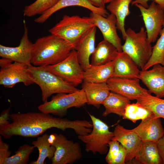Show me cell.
<instances>
[{
    "mask_svg": "<svg viewBox=\"0 0 164 164\" xmlns=\"http://www.w3.org/2000/svg\"><path fill=\"white\" fill-rule=\"evenodd\" d=\"M96 30V26L90 29L80 38L75 45L74 49L77 51L79 61L84 71L91 64L89 59L95 48Z\"/></svg>",
    "mask_w": 164,
    "mask_h": 164,
    "instance_id": "ac0fdd59",
    "label": "cell"
},
{
    "mask_svg": "<svg viewBox=\"0 0 164 164\" xmlns=\"http://www.w3.org/2000/svg\"><path fill=\"white\" fill-rule=\"evenodd\" d=\"M2 136H0V164H3L5 161L10 156L11 152L9 150V146L3 141Z\"/></svg>",
    "mask_w": 164,
    "mask_h": 164,
    "instance_id": "836d02e7",
    "label": "cell"
},
{
    "mask_svg": "<svg viewBox=\"0 0 164 164\" xmlns=\"http://www.w3.org/2000/svg\"><path fill=\"white\" fill-rule=\"evenodd\" d=\"M27 70L34 83L40 87L44 102L52 94L72 93L79 90L76 87L48 70L45 66H27Z\"/></svg>",
    "mask_w": 164,
    "mask_h": 164,
    "instance_id": "3957f363",
    "label": "cell"
},
{
    "mask_svg": "<svg viewBox=\"0 0 164 164\" xmlns=\"http://www.w3.org/2000/svg\"><path fill=\"white\" fill-rule=\"evenodd\" d=\"M135 5L140 10L142 17L149 42L151 43L156 40L164 22V10L153 1L148 8L140 4Z\"/></svg>",
    "mask_w": 164,
    "mask_h": 164,
    "instance_id": "8fae6325",
    "label": "cell"
},
{
    "mask_svg": "<svg viewBox=\"0 0 164 164\" xmlns=\"http://www.w3.org/2000/svg\"><path fill=\"white\" fill-rule=\"evenodd\" d=\"M87 103L85 93L82 89L72 93L57 94L52 97L50 101L44 102L38 108L40 112L62 118L67 115L69 108H80Z\"/></svg>",
    "mask_w": 164,
    "mask_h": 164,
    "instance_id": "52a82bcc",
    "label": "cell"
},
{
    "mask_svg": "<svg viewBox=\"0 0 164 164\" xmlns=\"http://www.w3.org/2000/svg\"><path fill=\"white\" fill-rule=\"evenodd\" d=\"M45 67L49 71L76 87L83 82L84 71L74 49L60 62Z\"/></svg>",
    "mask_w": 164,
    "mask_h": 164,
    "instance_id": "9c48e42d",
    "label": "cell"
},
{
    "mask_svg": "<svg viewBox=\"0 0 164 164\" xmlns=\"http://www.w3.org/2000/svg\"><path fill=\"white\" fill-rule=\"evenodd\" d=\"M49 135L47 133L42 136H38L37 140L32 142V144L38 150L39 157L36 161L31 162V164H43L46 158L51 160L56 150L55 147L51 145L49 141Z\"/></svg>",
    "mask_w": 164,
    "mask_h": 164,
    "instance_id": "4316f807",
    "label": "cell"
},
{
    "mask_svg": "<svg viewBox=\"0 0 164 164\" xmlns=\"http://www.w3.org/2000/svg\"><path fill=\"white\" fill-rule=\"evenodd\" d=\"M10 106L8 109L2 111L0 115V126L5 125L10 123L9 120L11 119L9 111L11 108Z\"/></svg>",
    "mask_w": 164,
    "mask_h": 164,
    "instance_id": "d590c367",
    "label": "cell"
},
{
    "mask_svg": "<svg viewBox=\"0 0 164 164\" xmlns=\"http://www.w3.org/2000/svg\"><path fill=\"white\" fill-rule=\"evenodd\" d=\"M50 144L56 150L51 160L52 164H72L82 158L79 144L68 139L61 134L52 133L49 137Z\"/></svg>",
    "mask_w": 164,
    "mask_h": 164,
    "instance_id": "ba28073f",
    "label": "cell"
},
{
    "mask_svg": "<svg viewBox=\"0 0 164 164\" xmlns=\"http://www.w3.org/2000/svg\"><path fill=\"white\" fill-rule=\"evenodd\" d=\"M93 124L91 132L84 135H78L79 140L85 144V150L93 154L98 152L106 154L108 151L109 143L113 138V132L110 131L107 125L100 119L89 114Z\"/></svg>",
    "mask_w": 164,
    "mask_h": 164,
    "instance_id": "8992f818",
    "label": "cell"
},
{
    "mask_svg": "<svg viewBox=\"0 0 164 164\" xmlns=\"http://www.w3.org/2000/svg\"><path fill=\"white\" fill-rule=\"evenodd\" d=\"M132 162L135 164H162L157 143L152 141H143L140 149Z\"/></svg>",
    "mask_w": 164,
    "mask_h": 164,
    "instance_id": "603a6c76",
    "label": "cell"
},
{
    "mask_svg": "<svg viewBox=\"0 0 164 164\" xmlns=\"http://www.w3.org/2000/svg\"><path fill=\"white\" fill-rule=\"evenodd\" d=\"M105 4L109 3L113 0H103Z\"/></svg>",
    "mask_w": 164,
    "mask_h": 164,
    "instance_id": "ab89813d",
    "label": "cell"
},
{
    "mask_svg": "<svg viewBox=\"0 0 164 164\" xmlns=\"http://www.w3.org/2000/svg\"><path fill=\"white\" fill-rule=\"evenodd\" d=\"M119 52L112 44L103 39L97 45L92 54L90 64L103 65L114 61Z\"/></svg>",
    "mask_w": 164,
    "mask_h": 164,
    "instance_id": "7402d4cb",
    "label": "cell"
},
{
    "mask_svg": "<svg viewBox=\"0 0 164 164\" xmlns=\"http://www.w3.org/2000/svg\"><path fill=\"white\" fill-rule=\"evenodd\" d=\"M153 114L149 109L136 102L126 106L122 117L135 123L137 120H143Z\"/></svg>",
    "mask_w": 164,
    "mask_h": 164,
    "instance_id": "f1b7e54d",
    "label": "cell"
},
{
    "mask_svg": "<svg viewBox=\"0 0 164 164\" xmlns=\"http://www.w3.org/2000/svg\"><path fill=\"white\" fill-rule=\"evenodd\" d=\"M127 155L126 149L121 144L120 145L118 154L112 162V164H125Z\"/></svg>",
    "mask_w": 164,
    "mask_h": 164,
    "instance_id": "e575fe53",
    "label": "cell"
},
{
    "mask_svg": "<svg viewBox=\"0 0 164 164\" xmlns=\"http://www.w3.org/2000/svg\"><path fill=\"white\" fill-rule=\"evenodd\" d=\"M138 78L112 77L106 81L111 91L128 98L136 100L143 94L150 93L140 84Z\"/></svg>",
    "mask_w": 164,
    "mask_h": 164,
    "instance_id": "4fadbf2b",
    "label": "cell"
},
{
    "mask_svg": "<svg viewBox=\"0 0 164 164\" xmlns=\"http://www.w3.org/2000/svg\"><path fill=\"white\" fill-rule=\"evenodd\" d=\"M136 101V102L149 109L156 117L164 119V99L147 93L140 96Z\"/></svg>",
    "mask_w": 164,
    "mask_h": 164,
    "instance_id": "83f0119b",
    "label": "cell"
},
{
    "mask_svg": "<svg viewBox=\"0 0 164 164\" xmlns=\"http://www.w3.org/2000/svg\"><path fill=\"white\" fill-rule=\"evenodd\" d=\"M12 62L7 59L0 60V84L5 87L12 88L19 83L28 86L34 83L24 64Z\"/></svg>",
    "mask_w": 164,
    "mask_h": 164,
    "instance_id": "30bf717a",
    "label": "cell"
},
{
    "mask_svg": "<svg viewBox=\"0 0 164 164\" xmlns=\"http://www.w3.org/2000/svg\"><path fill=\"white\" fill-rule=\"evenodd\" d=\"M114 61L112 77L138 78L140 71L139 68L126 53L123 51L119 52Z\"/></svg>",
    "mask_w": 164,
    "mask_h": 164,
    "instance_id": "44dd1931",
    "label": "cell"
},
{
    "mask_svg": "<svg viewBox=\"0 0 164 164\" xmlns=\"http://www.w3.org/2000/svg\"><path fill=\"white\" fill-rule=\"evenodd\" d=\"M159 35L160 37L153 47L151 56L142 70H148L157 64L164 66V22Z\"/></svg>",
    "mask_w": 164,
    "mask_h": 164,
    "instance_id": "f546056e",
    "label": "cell"
},
{
    "mask_svg": "<svg viewBox=\"0 0 164 164\" xmlns=\"http://www.w3.org/2000/svg\"><path fill=\"white\" fill-rule=\"evenodd\" d=\"M130 103V100L128 98L111 91L102 104L105 108L102 115L105 117L113 113L122 117L126 106Z\"/></svg>",
    "mask_w": 164,
    "mask_h": 164,
    "instance_id": "484cf974",
    "label": "cell"
},
{
    "mask_svg": "<svg viewBox=\"0 0 164 164\" xmlns=\"http://www.w3.org/2000/svg\"><path fill=\"white\" fill-rule=\"evenodd\" d=\"M160 118L153 114L142 120L140 124L132 130L143 141L157 143L164 135V130Z\"/></svg>",
    "mask_w": 164,
    "mask_h": 164,
    "instance_id": "e0dca14e",
    "label": "cell"
},
{
    "mask_svg": "<svg viewBox=\"0 0 164 164\" xmlns=\"http://www.w3.org/2000/svg\"><path fill=\"white\" fill-rule=\"evenodd\" d=\"M150 70H141L138 78L147 87L149 92L156 97H164V66L154 65Z\"/></svg>",
    "mask_w": 164,
    "mask_h": 164,
    "instance_id": "2e32d148",
    "label": "cell"
},
{
    "mask_svg": "<svg viewBox=\"0 0 164 164\" xmlns=\"http://www.w3.org/2000/svg\"><path fill=\"white\" fill-rule=\"evenodd\" d=\"M60 0H36L25 6L23 10L25 16L31 17L41 15L56 5Z\"/></svg>",
    "mask_w": 164,
    "mask_h": 164,
    "instance_id": "4dcf8cb0",
    "label": "cell"
},
{
    "mask_svg": "<svg viewBox=\"0 0 164 164\" xmlns=\"http://www.w3.org/2000/svg\"><path fill=\"white\" fill-rule=\"evenodd\" d=\"M133 0H113L107 6V9L116 17L117 29L122 34L123 39L125 40L126 30L125 27V19L131 13L129 5Z\"/></svg>",
    "mask_w": 164,
    "mask_h": 164,
    "instance_id": "d4e9b609",
    "label": "cell"
},
{
    "mask_svg": "<svg viewBox=\"0 0 164 164\" xmlns=\"http://www.w3.org/2000/svg\"><path fill=\"white\" fill-rule=\"evenodd\" d=\"M35 147L25 144L20 146L15 154L7 159L3 164H26L29 160L30 154Z\"/></svg>",
    "mask_w": 164,
    "mask_h": 164,
    "instance_id": "1f68e13d",
    "label": "cell"
},
{
    "mask_svg": "<svg viewBox=\"0 0 164 164\" xmlns=\"http://www.w3.org/2000/svg\"><path fill=\"white\" fill-rule=\"evenodd\" d=\"M157 146L162 164H164V135L158 142Z\"/></svg>",
    "mask_w": 164,
    "mask_h": 164,
    "instance_id": "74e56055",
    "label": "cell"
},
{
    "mask_svg": "<svg viewBox=\"0 0 164 164\" xmlns=\"http://www.w3.org/2000/svg\"><path fill=\"white\" fill-rule=\"evenodd\" d=\"M114 61L101 65L90 64L83 72L84 81L97 83L106 82L113 75Z\"/></svg>",
    "mask_w": 164,
    "mask_h": 164,
    "instance_id": "cb8c5ba5",
    "label": "cell"
},
{
    "mask_svg": "<svg viewBox=\"0 0 164 164\" xmlns=\"http://www.w3.org/2000/svg\"><path fill=\"white\" fill-rule=\"evenodd\" d=\"M12 122L0 126V134L6 139L15 135L25 137H35L53 128L63 131L67 129L73 130L77 134L84 128L82 120H70L66 118L54 117L50 114L41 112L16 113L10 114Z\"/></svg>",
    "mask_w": 164,
    "mask_h": 164,
    "instance_id": "6da1fadb",
    "label": "cell"
},
{
    "mask_svg": "<svg viewBox=\"0 0 164 164\" xmlns=\"http://www.w3.org/2000/svg\"><path fill=\"white\" fill-rule=\"evenodd\" d=\"M94 26H96L94 20L90 16L64 15L62 19L48 31L75 46L80 38Z\"/></svg>",
    "mask_w": 164,
    "mask_h": 164,
    "instance_id": "277c9868",
    "label": "cell"
},
{
    "mask_svg": "<svg viewBox=\"0 0 164 164\" xmlns=\"http://www.w3.org/2000/svg\"><path fill=\"white\" fill-rule=\"evenodd\" d=\"M82 84V89L85 94L87 104L99 108L111 92L106 83L83 81Z\"/></svg>",
    "mask_w": 164,
    "mask_h": 164,
    "instance_id": "ffe728a7",
    "label": "cell"
},
{
    "mask_svg": "<svg viewBox=\"0 0 164 164\" xmlns=\"http://www.w3.org/2000/svg\"><path fill=\"white\" fill-rule=\"evenodd\" d=\"M149 0H152L155 2L164 10V0H133L131 4L132 5L136 4H139L145 8H148L149 6L148 2Z\"/></svg>",
    "mask_w": 164,
    "mask_h": 164,
    "instance_id": "8d00e7d4",
    "label": "cell"
},
{
    "mask_svg": "<svg viewBox=\"0 0 164 164\" xmlns=\"http://www.w3.org/2000/svg\"><path fill=\"white\" fill-rule=\"evenodd\" d=\"M119 143L115 140H112L109 143L108 152L105 157V161L108 164H112L117 156L119 151Z\"/></svg>",
    "mask_w": 164,
    "mask_h": 164,
    "instance_id": "d6a6232c",
    "label": "cell"
},
{
    "mask_svg": "<svg viewBox=\"0 0 164 164\" xmlns=\"http://www.w3.org/2000/svg\"><path fill=\"white\" fill-rule=\"evenodd\" d=\"M74 49L73 45L56 35L40 37L33 43L31 64L36 66L56 64L68 57Z\"/></svg>",
    "mask_w": 164,
    "mask_h": 164,
    "instance_id": "7a4b0ae2",
    "label": "cell"
},
{
    "mask_svg": "<svg viewBox=\"0 0 164 164\" xmlns=\"http://www.w3.org/2000/svg\"><path fill=\"white\" fill-rule=\"evenodd\" d=\"M93 6L98 8L105 9L103 0H87Z\"/></svg>",
    "mask_w": 164,
    "mask_h": 164,
    "instance_id": "f35d334b",
    "label": "cell"
},
{
    "mask_svg": "<svg viewBox=\"0 0 164 164\" xmlns=\"http://www.w3.org/2000/svg\"><path fill=\"white\" fill-rule=\"evenodd\" d=\"M114 137L112 140L118 142L127 151L125 163H131L138 153L143 141L132 129L125 128L120 125L114 129Z\"/></svg>",
    "mask_w": 164,
    "mask_h": 164,
    "instance_id": "9a60e30c",
    "label": "cell"
},
{
    "mask_svg": "<svg viewBox=\"0 0 164 164\" xmlns=\"http://www.w3.org/2000/svg\"><path fill=\"white\" fill-rule=\"evenodd\" d=\"M125 42L122 45V51L128 55L141 70L150 59L153 47L148 41L144 27L136 32L131 28L126 30Z\"/></svg>",
    "mask_w": 164,
    "mask_h": 164,
    "instance_id": "5b68a950",
    "label": "cell"
},
{
    "mask_svg": "<svg viewBox=\"0 0 164 164\" xmlns=\"http://www.w3.org/2000/svg\"><path fill=\"white\" fill-rule=\"evenodd\" d=\"M82 7L90 10L91 12L99 14L106 17L109 14L105 9L96 7L87 0H60L53 7L40 15L34 20L37 23H43L54 13L64 8L70 6Z\"/></svg>",
    "mask_w": 164,
    "mask_h": 164,
    "instance_id": "d6986e66",
    "label": "cell"
},
{
    "mask_svg": "<svg viewBox=\"0 0 164 164\" xmlns=\"http://www.w3.org/2000/svg\"><path fill=\"white\" fill-rule=\"evenodd\" d=\"M90 17L92 18L101 31L104 39L114 45L119 52L122 50L121 41L117 32V20L116 16L110 13L104 17L97 13L91 12Z\"/></svg>",
    "mask_w": 164,
    "mask_h": 164,
    "instance_id": "5bb4252c",
    "label": "cell"
},
{
    "mask_svg": "<svg viewBox=\"0 0 164 164\" xmlns=\"http://www.w3.org/2000/svg\"><path fill=\"white\" fill-rule=\"evenodd\" d=\"M24 32L19 45L10 47L0 44V56L12 62L29 66L32 65L31 62L33 43L29 39L28 29L24 20Z\"/></svg>",
    "mask_w": 164,
    "mask_h": 164,
    "instance_id": "7c38bea8",
    "label": "cell"
}]
</instances>
